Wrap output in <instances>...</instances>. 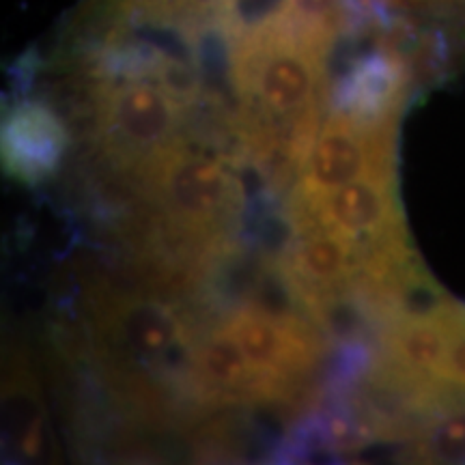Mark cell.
I'll list each match as a JSON object with an SVG mask.
<instances>
[{"label": "cell", "mask_w": 465, "mask_h": 465, "mask_svg": "<svg viewBox=\"0 0 465 465\" xmlns=\"http://www.w3.org/2000/svg\"><path fill=\"white\" fill-rule=\"evenodd\" d=\"M323 33L311 22L300 35L272 17L242 44L235 58V83L263 119L293 130L308 149L315 138V114L323 84Z\"/></svg>", "instance_id": "6da1fadb"}, {"label": "cell", "mask_w": 465, "mask_h": 465, "mask_svg": "<svg viewBox=\"0 0 465 465\" xmlns=\"http://www.w3.org/2000/svg\"><path fill=\"white\" fill-rule=\"evenodd\" d=\"M392 134L394 119L366 121L351 113L330 116L300 162L295 216L349 182L366 174H392Z\"/></svg>", "instance_id": "7a4b0ae2"}, {"label": "cell", "mask_w": 465, "mask_h": 465, "mask_svg": "<svg viewBox=\"0 0 465 465\" xmlns=\"http://www.w3.org/2000/svg\"><path fill=\"white\" fill-rule=\"evenodd\" d=\"M147 188L174 226L188 232L216 231L237 205V183L218 160L168 144L141 166Z\"/></svg>", "instance_id": "3957f363"}, {"label": "cell", "mask_w": 465, "mask_h": 465, "mask_svg": "<svg viewBox=\"0 0 465 465\" xmlns=\"http://www.w3.org/2000/svg\"><path fill=\"white\" fill-rule=\"evenodd\" d=\"M177 104L168 91L149 83L116 86L104 97L102 130L119 158L149 162L174 143Z\"/></svg>", "instance_id": "277c9868"}, {"label": "cell", "mask_w": 465, "mask_h": 465, "mask_svg": "<svg viewBox=\"0 0 465 465\" xmlns=\"http://www.w3.org/2000/svg\"><path fill=\"white\" fill-rule=\"evenodd\" d=\"M300 226H322L362 246L403 237L392 174H366L295 216Z\"/></svg>", "instance_id": "5b68a950"}, {"label": "cell", "mask_w": 465, "mask_h": 465, "mask_svg": "<svg viewBox=\"0 0 465 465\" xmlns=\"http://www.w3.org/2000/svg\"><path fill=\"white\" fill-rule=\"evenodd\" d=\"M366 246L322 226H302L298 240L284 254V278L306 306L339 295L362 278Z\"/></svg>", "instance_id": "8992f818"}, {"label": "cell", "mask_w": 465, "mask_h": 465, "mask_svg": "<svg viewBox=\"0 0 465 465\" xmlns=\"http://www.w3.org/2000/svg\"><path fill=\"white\" fill-rule=\"evenodd\" d=\"M223 330L235 339L250 364L272 381L302 371L315 356L311 334L298 319L276 317L257 304L232 312Z\"/></svg>", "instance_id": "52a82bcc"}, {"label": "cell", "mask_w": 465, "mask_h": 465, "mask_svg": "<svg viewBox=\"0 0 465 465\" xmlns=\"http://www.w3.org/2000/svg\"><path fill=\"white\" fill-rule=\"evenodd\" d=\"M452 304V302H450ZM431 317L394 319L383 334L381 373L427 392L446 391L440 381L441 362L449 345L446 311Z\"/></svg>", "instance_id": "ba28073f"}, {"label": "cell", "mask_w": 465, "mask_h": 465, "mask_svg": "<svg viewBox=\"0 0 465 465\" xmlns=\"http://www.w3.org/2000/svg\"><path fill=\"white\" fill-rule=\"evenodd\" d=\"M65 134L50 110L37 104L14 110L3 127V162L22 182H42L61 162Z\"/></svg>", "instance_id": "9c48e42d"}, {"label": "cell", "mask_w": 465, "mask_h": 465, "mask_svg": "<svg viewBox=\"0 0 465 465\" xmlns=\"http://www.w3.org/2000/svg\"><path fill=\"white\" fill-rule=\"evenodd\" d=\"M196 380L207 391L235 397V394H257L274 388L276 381L261 375L235 339L220 328L207 336L194 353Z\"/></svg>", "instance_id": "30bf717a"}, {"label": "cell", "mask_w": 465, "mask_h": 465, "mask_svg": "<svg viewBox=\"0 0 465 465\" xmlns=\"http://www.w3.org/2000/svg\"><path fill=\"white\" fill-rule=\"evenodd\" d=\"M116 325L136 358L158 364L183 342V325L162 302H125L116 311Z\"/></svg>", "instance_id": "8fae6325"}, {"label": "cell", "mask_w": 465, "mask_h": 465, "mask_svg": "<svg viewBox=\"0 0 465 465\" xmlns=\"http://www.w3.org/2000/svg\"><path fill=\"white\" fill-rule=\"evenodd\" d=\"M418 455L429 461H463L465 459V407L446 410L429 424L418 441Z\"/></svg>", "instance_id": "7c38bea8"}, {"label": "cell", "mask_w": 465, "mask_h": 465, "mask_svg": "<svg viewBox=\"0 0 465 465\" xmlns=\"http://www.w3.org/2000/svg\"><path fill=\"white\" fill-rule=\"evenodd\" d=\"M446 328H449V345L441 362L440 381L452 391L465 392V308L452 302L446 311Z\"/></svg>", "instance_id": "4fadbf2b"}, {"label": "cell", "mask_w": 465, "mask_h": 465, "mask_svg": "<svg viewBox=\"0 0 465 465\" xmlns=\"http://www.w3.org/2000/svg\"><path fill=\"white\" fill-rule=\"evenodd\" d=\"M336 0H287V9L293 11L298 17L306 22H317L325 11L334 7Z\"/></svg>", "instance_id": "5bb4252c"}]
</instances>
